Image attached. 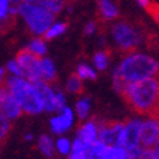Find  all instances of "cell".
<instances>
[{
	"label": "cell",
	"mask_w": 159,
	"mask_h": 159,
	"mask_svg": "<svg viewBox=\"0 0 159 159\" xmlns=\"http://www.w3.org/2000/svg\"><path fill=\"white\" fill-rule=\"evenodd\" d=\"M120 96L134 113L159 119V78L153 76L128 83Z\"/></svg>",
	"instance_id": "6da1fadb"
},
{
	"label": "cell",
	"mask_w": 159,
	"mask_h": 159,
	"mask_svg": "<svg viewBox=\"0 0 159 159\" xmlns=\"http://www.w3.org/2000/svg\"><path fill=\"white\" fill-rule=\"evenodd\" d=\"M115 74L124 83L139 82L146 78H153L159 75V62L142 53H131L122 61Z\"/></svg>",
	"instance_id": "7a4b0ae2"
},
{
	"label": "cell",
	"mask_w": 159,
	"mask_h": 159,
	"mask_svg": "<svg viewBox=\"0 0 159 159\" xmlns=\"http://www.w3.org/2000/svg\"><path fill=\"white\" fill-rule=\"evenodd\" d=\"M8 91L20 104L22 111L27 114H38L43 110L42 101L34 88L33 83L21 76H11L4 82Z\"/></svg>",
	"instance_id": "3957f363"
},
{
	"label": "cell",
	"mask_w": 159,
	"mask_h": 159,
	"mask_svg": "<svg viewBox=\"0 0 159 159\" xmlns=\"http://www.w3.org/2000/svg\"><path fill=\"white\" fill-rule=\"evenodd\" d=\"M18 12L25 18L31 33L35 35H43L52 26L54 20V14L38 4L33 5L31 3H21L18 5Z\"/></svg>",
	"instance_id": "277c9868"
},
{
	"label": "cell",
	"mask_w": 159,
	"mask_h": 159,
	"mask_svg": "<svg viewBox=\"0 0 159 159\" xmlns=\"http://www.w3.org/2000/svg\"><path fill=\"white\" fill-rule=\"evenodd\" d=\"M113 35L119 49L125 53H132L141 42V34L137 27L128 21H119L111 27Z\"/></svg>",
	"instance_id": "5b68a950"
},
{
	"label": "cell",
	"mask_w": 159,
	"mask_h": 159,
	"mask_svg": "<svg viewBox=\"0 0 159 159\" xmlns=\"http://www.w3.org/2000/svg\"><path fill=\"white\" fill-rule=\"evenodd\" d=\"M16 62L22 71V76H25L30 83H36L43 80L40 71V58L30 52L29 48L21 49L16 56Z\"/></svg>",
	"instance_id": "8992f818"
},
{
	"label": "cell",
	"mask_w": 159,
	"mask_h": 159,
	"mask_svg": "<svg viewBox=\"0 0 159 159\" xmlns=\"http://www.w3.org/2000/svg\"><path fill=\"white\" fill-rule=\"evenodd\" d=\"M124 128V123L116 120H102L97 124L98 141L107 146H119V140Z\"/></svg>",
	"instance_id": "52a82bcc"
},
{
	"label": "cell",
	"mask_w": 159,
	"mask_h": 159,
	"mask_svg": "<svg viewBox=\"0 0 159 159\" xmlns=\"http://www.w3.org/2000/svg\"><path fill=\"white\" fill-rule=\"evenodd\" d=\"M0 113L5 118L9 119V120L17 119L22 113L20 104L16 101V98L11 94V92L8 91L7 85L4 83L0 84Z\"/></svg>",
	"instance_id": "ba28073f"
},
{
	"label": "cell",
	"mask_w": 159,
	"mask_h": 159,
	"mask_svg": "<svg viewBox=\"0 0 159 159\" xmlns=\"http://www.w3.org/2000/svg\"><path fill=\"white\" fill-rule=\"evenodd\" d=\"M159 139V119L150 118L149 120L141 123L140 144L142 148L153 149Z\"/></svg>",
	"instance_id": "9c48e42d"
},
{
	"label": "cell",
	"mask_w": 159,
	"mask_h": 159,
	"mask_svg": "<svg viewBox=\"0 0 159 159\" xmlns=\"http://www.w3.org/2000/svg\"><path fill=\"white\" fill-rule=\"evenodd\" d=\"M141 120H128L124 123V128L119 140V146L124 148L125 150L132 149L140 145V129H141Z\"/></svg>",
	"instance_id": "30bf717a"
},
{
	"label": "cell",
	"mask_w": 159,
	"mask_h": 159,
	"mask_svg": "<svg viewBox=\"0 0 159 159\" xmlns=\"http://www.w3.org/2000/svg\"><path fill=\"white\" fill-rule=\"evenodd\" d=\"M33 85H34V88L38 93L39 98H40V101H42L43 110L54 111L56 110L54 109V92L52 91L49 84L40 80V82L33 83Z\"/></svg>",
	"instance_id": "8fae6325"
},
{
	"label": "cell",
	"mask_w": 159,
	"mask_h": 159,
	"mask_svg": "<svg viewBox=\"0 0 159 159\" xmlns=\"http://www.w3.org/2000/svg\"><path fill=\"white\" fill-rule=\"evenodd\" d=\"M74 120V115H73V111H71L69 107H63L61 110V114L58 116L53 118L51 120V127H52V131L54 133H62L67 131L71 124H73Z\"/></svg>",
	"instance_id": "7c38bea8"
},
{
	"label": "cell",
	"mask_w": 159,
	"mask_h": 159,
	"mask_svg": "<svg viewBox=\"0 0 159 159\" xmlns=\"http://www.w3.org/2000/svg\"><path fill=\"white\" fill-rule=\"evenodd\" d=\"M78 139L87 146H91L97 140V123L91 120L83 124L78 131Z\"/></svg>",
	"instance_id": "4fadbf2b"
},
{
	"label": "cell",
	"mask_w": 159,
	"mask_h": 159,
	"mask_svg": "<svg viewBox=\"0 0 159 159\" xmlns=\"http://www.w3.org/2000/svg\"><path fill=\"white\" fill-rule=\"evenodd\" d=\"M97 4L100 16L104 21L114 20L115 17H118V7L111 0H97Z\"/></svg>",
	"instance_id": "5bb4252c"
},
{
	"label": "cell",
	"mask_w": 159,
	"mask_h": 159,
	"mask_svg": "<svg viewBox=\"0 0 159 159\" xmlns=\"http://www.w3.org/2000/svg\"><path fill=\"white\" fill-rule=\"evenodd\" d=\"M40 71H42V79L45 83H53L56 78H57L54 65L49 58L40 60Z\"/></svg>",
	"instance_id": "9a60e30c"
},
{
	"label": "cell",
	"mask_w": 159,
	"mask_h": 159,
	"mask_svg": "<svg viewBox=\"0 0 159 159\" xmlns=\"http://www.w3.org/2000/svg\"><path fill=\"white\" fill-rule=\"evenodd\" d=\"M100 159H128V157L124 148L106 145L100 154Z\"/></svg>",
	"instance_id": "2e32d148"
},
{
	"label": "cell",
	"mask_w": 159,
	"mask_h": 159,
	"mask_svg": "<svg viewBox=\"0 0 159 159\" xmlns=\"http://www.w3.org/2000/svg\"><path fill=\"white\" fill-rule=\"evenodd\" d=\"M88 152H89V146H87L79 139H76L73 144V152L70 153L69 159H87Z\"/></svg>",
	"instance_id": "e0dca14e"
},
{
	"label": "cell",
	"mask_w": 159,
	"mask_h": 159,
	"mask_svg": "<svg viewBox=\"0 0 159 159\" xmlns=\"http://www.w3.org/2000/svg\"><path fill=\"white\" fill-rule=\"evenodd\" d=\"M38 5L43 7L44 9H47L48 12H51L52 14H57L61 12L63 3L62 0H38L36 2Z\"/></svg>",
	"instance_id": "ac0fdd59"
},
{
	"label": "cell",
	"mask_w": 159,
	"mask_h": 159,
	"mask_svg": "<svg viewBox=\"0 0 159 159\" xmlns=\"http://www.w3.org/2000/svg\"><path fill=\"white\" fill-rule=\"evenodd\" d=\"M67 29V25L66 23H54L52 25L48 30L44 33V39L45 40H52V39L60 36L61 34H63Z\"/></svg>",
	"instance_id": "d6986e66"
},
{
	"label": "cell",
	"mask_w": 159,
	"mask_h": 159,
	"mask_svg": "<svg viewBox=\"0 0 159 159\" xmlns=\"http://www.w3.org/2000/svg\"><path fill=\"white\" fill-rule=\"evenodd\" d=\"M39 148H40L42 153L47 157H53L54 154V146H53V141L49 136L47 134H43L39 139Z\"/></svg>",
	"instance_id": "ffe728a7"
},
{
	"label": "cell",
	"mask_w": 159,
	"mask_h": 159,
	"mask_svg": "<svg viewBox=\"0 0 159 159\" xmlns=\"http://www.w3.org/2000/svg\"><path fill=\"white\" fill-rule=\"evenodd\" d=\"M67 91L71 92V93H82L83 92V84H82V80L78 76V74H73L69 80H67Z\"/></svg>",
	"instance_id": "44dd1931"
},
{
	"label": "cell",
	"mask_w": 159,
	"mask_h": 159,
	"mask_svg": "<svg viewBox=\"0 0 159 159\" xmlns=\"http://www.w3.org/2000/svg\"><path fill=\"white\" fill-rule=\"evenodd\" d=\"M9 132H11V122H9V119L5 118L2 113H0V146L5 142Z\"/></svg>",
	"instance_id": "7402d4cb"
},
{
	"label": "cell",
	"mask_w": 159,
	"mask_h": 159,
	"mask_svg": "<svg viewBox=\"0 0 159 159\" xmlns=\"http://www.w3.org/2000/svg\"><path fill=\"white\" fill-rule=\"evenodd\" d=\"M27 48L30 52H33L35 56H38V57H42L47 52V47L42 39H34V40L29 44Z\"/></svg>",
	"instance_id": "603a6c76"
},
{
	"label": "cell",
	"mask_w": 159,
	"mask_h": 159,
	"mask_svg": "<svg viewBox=\"0 0 159 159\" xmlns=\"http://www.w3.org/2000/svg\"><path fill=\"white\" fill-rule=\"evenodd\" d=\"M109 56L110 53L104 51V52H97L96 54H94L93 57V62L94 65H96V67L98 70H105L109 65Z\"/></svg>",
	"instance_id": "cb8c5ba5"
},
{
	"label": "cell",
	"mask_w": 159,
	"mask_h": 159,
	"mask_svg": "<svg viewBox=\"0 0 159 159\" xmlns=\"http://www.w3.org/2000/svg\"><path fill=\"white\" fill-rule=\"evenodd\" d=\"M76 74L80 79H96L94 70L88 65H79L76 69Z\"/></svg>",
	"instance_id": "d4e9b609"
},
{
	"label": "cell",
	"mask_w": 159,
	"mask_h": 159,
	"mask_svg": "<svg viewBox=\"0 0 159 159\" xmlns=\"http://www.w3.org/2000/svg\"><path fill=\"white\" fill-rule=\"evenodd\" d=\"M89 106H91L89 98H83L80 101H78V104H76V114H78L79 119H84L87 115H88Z\"/></svg>",
	"instance_id": "484cf974"
},
{
	"label": "cell",
	"mask_w": 159,
	"mask_h": 159,
	"mask_svg": "<svg viewBox=\"0 0 159 159\" xmlns=\"http://www.w3.org/2000/svg\"><path fill=\"white\" fill-rule=\"evenodd\" d=\"M63 107H65V96L61 92H57L54 94V109L61 111Z\"/></svg>",
	"instance_id": "4316f807"
},
{
	"label": "cell",
	"mask_w": 159,
	"mask_h": 159,
	"mask_svg": "<svg viewBox=\"0 0 159 159\" xmlns=\"http://www.w3.org/2000/svg\"><path fill=\"white\" fill-rule=\"evenodd\" d=\"M57 149L61 154H67L70 152V142L67 139H60L57 141Z\"/></svg>",
	"instance_id": "83f0119b"
},
{
	"label": "cell",
	"mask_w": 159,
	"mask_h": 159,
	"mask_svg": "<svg viewBox=\"0 0 159 159\" xmlns=\"http://www.w3.org/2000/svg\"><path fill=\"white\" fill-rule=\"evenodd\" d=\"M7 69L9 70L11 74H13L14 76H21V78H22V71H21V69H20V66H18V63L16 62V60H14V61H11L9 63H8Z\"/></svg>",
	"instance_id": "f1b7e54d"
},
{
	"label": "cell",
	"mask_w": 159,
	"mask_h": 159,
	"mask_svg": "<svg viewBox=\"0 0 159 159\" xmlns=\"http://www.w3.org/2000/svg\"><path fill=\"white\" fill-rule=\"evenodd\" d=\"M9 12V0H0V21L7 17Z\"/></svg>",
	"instance_id": "f546056e"
},
{
	"label": "cell",
	"mask_w": 159,
	"mask_h": 159,
	"mask_svg": "<svg viewBox=\"0 0 159 159\" xmlns=\"http://www.w3.org/2000/svg\"><path fill=\"white\" fill-rule=\"evenodd\" d=\"M96 29H97L96 23H94V22H89L88 25L84 27V33H85L87 35H91V34H93L94 31H96Z\"/></svg>",
	"instance_id": "4dcf8cb0"
},
{
	"label": "cell",
	"mask_w": 159,
	"mask_h": 159,
	"mask_svg": "<svg viewBox=\"0 0 159 159\" xmlns=\"http://www.w3.org/2000/svg\"><path fill=\"white\" fill-rule=\"evenodd\" d=\"M137 2H139V4H140L142 8H145V9H148L149 5L152 4V3L154 2V0H137Z\"/></svg>",
	"instance_id": "1f68e13d"
},
{
	"label": "cell",
	"mask_w": 159,
	"mask_h": 159,
	"mask_svg": "<svg viewBox=\"0 0 159 159\" xmlns=\"http://www.w3.org/2000/svg\"><path fill=\"white\" fill-rule=\"evenodd\" d=\"M4 78H5V70L3 67H0V84L4 83Z\"/></svg>",
	"instance_id": "d6a6232c"
},
{
	"label": "cell",
	"mask_w": 159,
	"mask_h": 159,
	"mask_svg": "<svg viewBox=\"0 0 159 159\" xmlns=\"http://www.w3.org/2000/svg\"><path fill=\"white\" fill-rule=\"evenodd\" d=\"M21 2H23V3H31V4H33V3H36L38 0H21Z\"/></svg>",
	"instance_id": "836d02e7"
}]
</instances>
